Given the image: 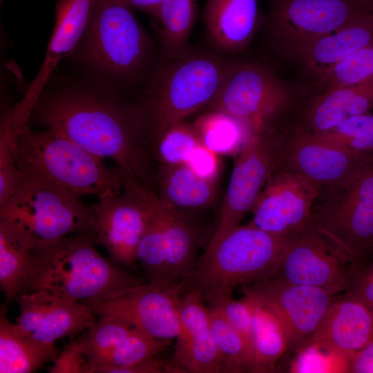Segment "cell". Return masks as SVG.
<instances>
[{"mask_svg": "<svg viewBox=\"0 0 373 373\" xmlns=\"http://www.w3.org/2000/svg\"><path fill=\"white\" fill-rule=\"evenodd\" d=\"M310 225L352 262L373 254V153L345 181L323 191Z\"/></svg>", "mask_w": 373, "mask_h": 373, "instance_id": "8", "label": "cell"}, {"mask_svg": "<svg viewBox=\"0 0 373 373\" xmlns=\"http://www.w3.org/2000/svg\"><path fill=\"white\" fill-rule=\"evenodd\" d=\"M277 318L288 350L303 349L314 336L332 303L333 294L316 287L286 283L271 276L242 287Z\"/></svg>", "mask_w": 373, "mask_h": 373, "instance_id": "14", "label": "cell"}, {"mask_svg": "<svg viewBox=\"0 0 373 373\" xmlns=\"http://www.w3.org/2000/svg\"><path fill=\"white\" fill-rule=\"evenodd\" d=\"M312 133L355 152L373 153V115L369 113L351 117L328 131Z\"/></svg>", "mask_w": 373, "mask_h": 373, "instance_id": "35", "label": "cell"}, {"mask_svg": "<svg viewBox=\"0 0 373 373\" xmlns=\"http://www.w3.org/2000/svg\"><path fill=\"white\" fill-rule=\"evenodd\" d=\"M159 213L163 225L164 245L162 281L189 278L198 262V231L193 218L169 207L161 200Z\"/></svg>", "mask_w": 373, "mask_h": 373, "instance_id": "26", "label": "cell"}, {"mask_svg": "<svg viewBox=\"0 0 373 373\" xmlns=\"http://www.w3.org/2000/svg\"><path fill=\"white\" fill-rule=\"evenodd\" d=\"M370 153L345 149L295 126L282 131L277 167L301 175L325 191L347 179Z\"/></svg>", "mask_w": 373, "mask_h": 373, "instance_id": "17", "label": "cell"}, {"mask_svg": "<svg viewBox=\"0 0 373 373\" xmlns=\"http://www.w3.org/2000/svg\"><path fill=\"white\" fill-rule=\"evenodd\" d=\"M127 1L132 8L144 12L154 23H157L162 0H127Z\"/></svg>", "mask_w": 373, "mask_h": 373, "instance_id": "42", "label": "cell"}, {"mask_svg": "<svg viewBox=\"0 0 373 373\" xmlns=\"http://www.w3.org/2000/svg\"><path fill=\"white\" fill-rule=\"evenodd\" d=\"M88 362L75 341L66 345L53 361L50 373H88Z\"/></svg>", "mask_w": 373, "mask_h": 373, "instance_id": "41", "label": "cell"}, {"mask_svg": "<svg viewBox=\"0 0 373 373\" xmlns=\"http://www.w3.org/2000/svg\"><path fill=\"white\" fill-rule=\"evenodd\" d=\"M156 61L142 95L149 114L151 143L206 108L221 88L233 58L211 48H193Z\"/></svg>", "mask_w": 373, "mask_h": 373, "instance_id": "4", "label": "cell"}, {"mask_svg": "<svg viewBox=\"0 0 373 373\" xmlns=\"http://www.w3.org/2000/svg\"><path fill=\"white\" fill-rule=\"evenodd\" d=\"M282 131L251 134L234 164L220 209L218 224L209 244L220 239L251 212L281 154Z\"/></svg>", "mask_w": 373, "mask_h": 373, "instance_id": "12", "label": "cell"}, {"mask_svg": "<svg viewBox=\"0 0 373 373\" xmlns=\"http://www.w3.org/2000/svg\"><path fill=\"white\" fill-rule=\"evenodd\" d=\"M3 0H1V1H2Z\"/></svg>", "mask_w": 373, "mask_h": 373, "instance_id": "45", "label": "cell"}, {"mask_svg": "<svg viewBox=\"0 0 373 373\" xmlns=\"http://www.w3.org/2000/svg\"><path fill=\"white\" fill-rule=\"evenodd\" d=\"M180 329L171 362L178 373H226L216 344L209 307L191 289L181 296L178 307Z\"/></svg>", "mask_w": 373, "mask_h": 373, "instance_id": "20", "label": "cell"}, {"mask_svg": "<svg viewBox=\"0 0 373 373\" xmlns=\"http://www.w3.org/2000/svg\"><path fill=\"white\" fill-rule=\"evenodd\" d=\"M260 0H206L202 12L210 48L231 56L245 51L260 27Z\"/></svg>", "mask_w": 373, "mask_h": 373, "instance_id": "23", "label": "cell"}, {"mask_svg": "<svg viewBox=\"0 0 373 373\" xmlns=\"http://www.w3.org/2000/svg\"><path fill=\"white\" fill-rule=\"evenodd\" d=\"M321 192L306 178L276 166L252 209L250 223L269 233L291 236L310 224Z\"/></svg>", "mask_w": 373, "mask_h": 373, "instance_id": "16", "label": "cell"}, {"mask_svg": "<svg viewBox=\"0 0 373 373\" xmlns=\"http://www.w3.org/2000/svg\"><path fill=\"white\" fill-rule=\"evenodd\" d=\"M373 10V0H354Z\"/></svg>", "mask_w": 373, "mask_h": 373, "instance_id": "44", "label": "cell"}, {"mask_svg": "<svg viewBox=\"0 0 373 373\" xmlns=\"http://www.w3.org/2000/svg\"><path fill=\"white\" fill-rule=\"evenodd\" d=\"M91 217V205L80 198L30 182H23L0 206V224L40 249L71 233L90 231Z\"/></svg>", "mask_w": 373, "mask_h": 373, "instance_id": "7", "label": "cell"}, {"mask_svg": "<svg viewBox=\"0 0 373 373\" xmlns=\"http://www.w3.org/2000/svg\"><path fill=\"white\" fill-rule=\"evenodd\" d=\"M372 108L373 79L332 88L314 95L306 111V129L324 132Z\"/></svg>", "mask_w": 373, "mask_h": 373, "instance_id": "25", "label": "cell"}, {"mask_svg": "<svg viewBox=\"0 0 373 373\" xmlns=\"http://www.w3.org/2000/svg\"><path fill=\"white\" fill-rule=\"evenodd\" d=\"M373 79V46L358 50L337 64L323 79L316 94Z\"/></svg>", "mask_w": 373, "mask_h": 373, "instance_id": "36", "label": "cell"}, {"mask_svg": "<svg viewBox=\"0 0 373 373\" xmlns=\"http://www.w3.org/2000/svg\"><path fill=\"white\" fill-rule=\"evenodd\" d=\"M96 0H58L55 24L46 56L23 98L12 108L15 126L28 123L32 110L58 64L74 52L89 22Z\"/></svg>", "mask_w": 373, "mask_h": 373, "instance_id": "18", "label": "cell"}, {"mask_svg": "<svg viewBox=\"0 0 373 373\" xmlns=\"http://www.w3.org/2000/svg\"><path fill=\"white\" fill-rule=\"evenodd\" d=\"M155 192L169 207L192 216L213 205L217 188L215 182L199 177L185 164L157 165Z\"/></svg>", "mask_w": 373, "mask_h": 373, "instance_id": "24", "label": "cell"}, {"mask_svg": "<svg viewBox=\"0 0 373 373\" xmlns=\"http://www.w3.org/2000/svg\"><path fill=\"white\" fill-rule=\"evenodd\" d=\"M206 303L209 308L220 313L242 336L251 351L253 315L246 299L237 300L233 298L231 294H228L215 296Z\"/></svg>", "mask_w": 373, "mask_h": 373, "instance_id": "38", "label": "cell"}, {"mask_svg": "<svg viewBox=\"0 0 373 373\" xmlns=\"http://www.w3.org/2000/svg\"><path fill=\"white\" fill-rule=\"evenodd\" d=\"M290 236L238 224L209 244L189 278L204 302L268 276Z\"/></svg>", "mask_w": 373, "mask_h": 373, "instance_id": "6", "label": "cell"}, {"mask_svg": "<svg viewBox=\"0 0 373 373\" xmlns=\"http://www.w3.org/2000/svg\"><path fill=\"white\" fill-rule=\"evenodd\" d=\"M348 261L309 224L290 236L267 276L335 295L348 289L349 269L345 268Z\"/></svg>", "mask_w": 373, "mask_h": 373, "instance_id": "13", "label": "cell"}, {"mask_svg": "<svg viewBox=\"0 0 373 373\" xmlns=\"http://www.w3.org/2000/svg\"><path fill=\"white\" fill-rule=\"evenodd\" d=\"M12 145L23 182L55 187L80 198L93 195L99 199L122 191L117 166H108L54 129L35 131L28 123L12 126Z\"/></svg>", "mask_w": 373, "mask_h": 373, "instance_id": "2", "label": "cell"}, {"mask_svg": "<svg viewBox=\"0 0 373 373\" xmlns=\"http://www.w3.org/2000/svg\"><path fill=\"white\" fill-rule=\"evenodd\" d=\"M200 144L195 125L182 121L152 143V157L157 166L185 164L190 153Z\"/></svg>", "mask_w": 373, "mask_h": 373, "instance_id": "34", "label": "cell"}, {"mask_svg": "<svg viewBox=\"0 0 373 373\" xmlns=\"http://www.w3.org/2000/svg\"><path fill=\"white\" fill-rule=\"evenodd\" d=\"M185 164L197 175L211 182H215L219 175L220 161L218 154L200 144L189 154Z\"/></svg>", "mask_w": 373, "mask_h": 373, "instance_id": "40", "label": "cell"}, {"mask_svg": "<svg viewBox=\"0 0 373 373\" xmlns=\"http://www.w3.org/2000/svg\"><path fill=\"white\" fill-rule=\"evenodd\" d=\"M261 25L271 52L292 62L315 41L373 13L354 0H267Z\"/></svg>", "mask_w": 373, "mask_h": 373, "instance_id": "10", "label": "cell"}, {"mask_svg": "<svg viewBox=\"0 0 373 373\" xmlns=\"http://www.w3.org/2000/svg\"><path fill=\"white\" fill-rule=\"evenodd\" d=\"M294 97L293 86L268 64L233 58L221 88L206 108L238 121L253 133L277 128Z\"/></svg>", "mask_w": 373, "mask_h": 373, "instance_id": "9", "label": "cell"}, {"mask_svg": "<svg viewBox=\"0 0 373 373\" xmlns=\"http://www.w3.org/2000/svg\"><path fill=\"white\" fill-rule=\"evenodd\" d=\"M243 293L253 315L251 352L256 372H272L277 361L288 350L284 331L267 307L250 294Z\"/></svg>", "mask_w": 373, "mask_h": 373, "instance_id": "29", "label": "cell"}, {"mask_svg": "<svg viewBox=\"0 0 373 373\" xmlns=\"http://www.w3.org/2000/svg\"><path fill=\"white\" fill-rule=\"evenodd\" d=\"M370 46H373V13L350 21L319 38L291 63L302 79V88L318 89L337 64Z\"/></svg>", "mask_w": 373, "mask_h": 373, "instance_id": "21", "label": "cell"}, {"mask_svg": "<svg viewBox=\"0 0 373 373\" xmlns=\"http://www.w3.org/2000/svg\"><path fill=\"white\" fill-rule=\"evenodd\" d=\"M355 370L357 372H373V342L355 356Z\"/></svg>", "mask_w": 373, "mask_h": 373, "instance_id": "43", "label": "cell"}, {"mask_svg": "<svg viewBox=\"0 0 373 373\" xmlns=\"http://www.w3.org/2000/svg\"><path fill=\"white\" fill-rule=\"evenodd\" d=\"M372 342L373 312L347 295L333 301L305 347L314 346L347 360L354 358Z\"/></svg>", "mask_w": 373, "mask_h": 373, "instance_id": "22", "label": "cell"}, {"mask_svg": "<svg viewBox=\"0 0 373 373\" xmlns=\"http://www.w3.org/2000/svg\"><path fill=\"white\" fill-rule=\"evenodd\" d=\"M122 91L86 84L44 89L29 122L58 131L102 160L115 162L154 190L157 166L151 153L149 111L142 97L129 98Z\"/></svg>", "mask_w": 373, "mask_h": 373, "instance_id": "1", "label": "cell"}, {"mask_svg": "<svg viewBox=\"0 0 373 373\" xmlns=\"http://www.w3.org/2000/svg\"><path fill=\"white\" fill-rule=\"evenodd\" d=\"M210 113L194 124L205 146L218 155L231 154L244 146L251 134L244 124L220 113Z\"/></svg>", "mask_w": 373, "mask_h": 373, "instance_id": "32", "label": "cell"}, {"mask_svg": "<svg viewBox=\"0 0 373 373\" xmlns=\"http://www.w3.org/2000/svg\"><path fill=\"white\" fill-rule=\"evenodd\" d=\"M133 10L127 0H96L76 49L79 61L121 90L145 83L156 63L154 42Z\"/></svg>", "mask_w": 373, "mask_h": 373, "instance_id": "3", "label": "cell"}, {"mask_svg": "<svg viewBox=\"0 0 373 373\" xmlns=\"http://www.w3.org/2000/svg\"><path fill=\"white\" fill-rule=\"evenodd\" d=\"M17 327L38 341L55 343L92 327L95 314L90 306L39 289L20 295Z\"/></svg>", "mask_w": 373, "mask_h": 373, "instance_id": "19", "label": "cell"}, {"mask_svg": "<svg viewBox=\"0 0 373 373\" xmlns=\"http://www.w3.org/2000/svg\"><path fill=\"white\" fill-rule=\"evenodd\" d=\"M197 18L198 0H162L157 24L164 57H180L192 48L190 37Z\"/></svg>", "mask_w": 373, "mask_h": 373, "instance_id": "30", "label": "cell"}, {"mask_svg": "<svg viewBox=\"0 0 373 373\" xmlns=\"http://www.w3.org/2000/svg\"><path fill=\"white\" fill-rule=\"evenodd\" d=\"M171 340H160L134 327L131 333L88 373H121L122 370L157 356L166 350Z\"/></svg>", "mask_w": 373, "mask_h": 373, "instance_id": "31", "label": "cell"}, {"mask_svg": "<svg viewBox=\"0 0 373 373\" xmlns=\"http://www.w3.org/2000/svg\"><path fill=\"white\" fill-rule=\"evenodd\" d=\"M180 280L150 281L114 298L90 305L97 316L123 319L160 340L176 338Z\"/></svg>", "mask_w": 373, "mask_h": 373, "instance_id": "15", "label": "cell"}, {"mask_svg": "<svg viewBox=\"0 0 373 373\" xmlns=\"http://www.w3.org/2000/svg\"><path fill=\"white\" fill-rule=\"evenodd\" d=\"M122 191L91 205L90 231L96 245L123 267H133L137 250L152 215L155 191L120 169Z\"/></svg>", "mask_w": 373, "mask_h": 373, "instance_id": "11", "label": "cell"}, {"mask_svg": "<svg viewBox=\"0 0 373 373\" xmlns=\"http://www.w3.org/2000/svg\"><path fill=\"white\" fill-rule=\"evenodd\" d=\"M348 273V295L373 312V254L369 261L361 259L351 262Z\"/></svg>", "mask_w": 373, "mask_h": 373, "instance_id": "39", "label": "cell"}, {"mask_svg": "<svg viewBox=\"0 0 373 373\" xmlns=\"http://www.w3.org/2000/svg\"><path fill=\"white\" fill-rule=\"evenodd\" d=\"M41 251L0 224V285L6 305L31 291L39 269Z\"/></svg>", "mask_w": 373, "mask_h": 373, "instance_id": "27", "label": "cell"}, {"mask_svg": "<svg viewBox=\"0 0 373 373\" xmlns=\"http://www.w3.org/2000/svg\"><path fill=\"white\" fill-rule=\"evenodd\" d=\"M0 309V373H31L57 358L55 343H44L22 333Z\"/></svg>", "mask_w": 373, "mask_h": 373, "instance_id": "28", "label": "cell"}, {"mask_svg": "<svg viewBox=\"0 0 373 373\" xmlns=\"http://www.w3.org/2000/svg\"><path fill=\"white\" fill-rule=\"evenodd\" d=\"M211 329L226 373L256 372L249 345L242 336L217 311L210 309Z\"/></svg>", "mask_w": 373, "mask_h": 373, "instance_id": "33", "label": "cell"}, {"mask_svg": "<svg viewBox=\"0 0 373 373\" xmlns=\"http://www.w3.org/2000/svg\"><path fill=\"white\" fill-rule=\"evenodd\" d=\"M11 108L3 110L0 124V206L21 186L23 177L12 145Z\"/></svg>", "mask_w": 373, "mask_h": 373, "instance_id": "37", "label": "cell"}, {"mask_svg": "<svg viewBox=\"0 0 373 373\" xmlns=\"http://www.w3.org/2000/svg\"><path fill=\"white\" fill-rule=\"evenodd\" d=\"M95 245L88 231L66 236L42 249L31 291L43 289L90 305L142 284L123 266L103 256Z\"/></svg>", "mask_w": 373, "mask_h": 373, "instance_id": "5", "label": "cell"}]
</instances>
